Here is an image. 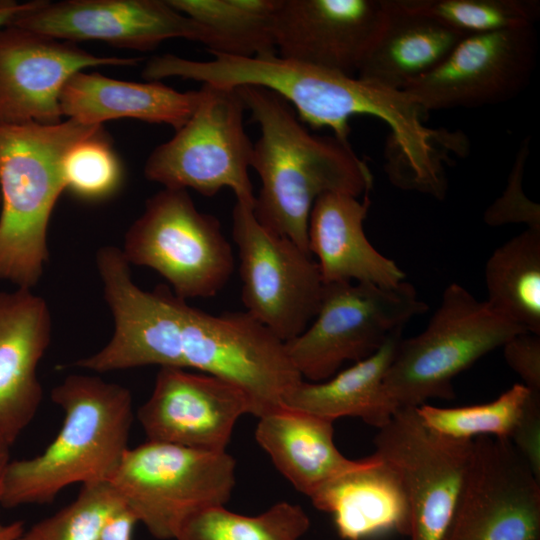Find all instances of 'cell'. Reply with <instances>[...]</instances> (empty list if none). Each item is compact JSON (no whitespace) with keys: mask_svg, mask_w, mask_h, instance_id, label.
Segmentation results:
<instances>
[{"mask_svg":"<svg viewBox=\"0 0 540 540\" xmlns=\"http://www.w3.org/2000/svg\"><path fill=\"white\" fill-rule=\"evenodd\" d=\"M137 522L135 515L125 506L108 519L97 540H133Z\"/></svg>","mask_w":540,"mask_h":540,"instance_id":"obj_36","label":"cell"},{"mask_svg":"<svg viewBox=\"0 0 540 540\" xmlns=\"http://www.w3.org/2000/svg\"><path fill=\"white\" fill-rule=\"evenodd\" d=\"M40 0L24 3L15 0H0V29L9 25L19 15L35 8Z\"/></svg>","mask_w":540,"mask_h":540,"instance_id":"obj_37","label":"cell"},{"mask_svg":"<svg viewBox=\"0 0 540 540\" xmlns=\"http://www.w3.org/2000/svg\"><path fill=\"white\" fill-rule=\"evenodd\" d=\"M371 201L327 193L314 203L308 221V249L317 257L324 284L363 282L396 286L405 273L369 242L364 232Z\"/></svg>","mask_w":540,"mask_h":540,"instance_id":"obj_20","label":"cell"},{"mask_svg":"<svg viewBox=\"0 0 540 540\" xmlns=\"http://www.w3.org/2000/svg\"><path fill=\"white\" fill-rule=\"evenodd\" d=\"M402 339L391 336L371 356L321 382L301 380L284 398L283 406L334 422L358 417L381 428L398 410L384 386L386 373Z\"/></svg>","mask_w":540,"mask_h":540,"instance_id":"obj_25","label":"cell"},{"mask_svg":"<svg viewBox=\"0 0 540 540\" xmlns=\"http://www.w3.org/2000/svg\"><path fill=\"white\" fill-rule=\"evenodd\" d=\"M253 208L236 200L232 211L242 302L245 312L286 342L317 314L324 282L312 255L262 225Z\"/></svg>","mask_w":540,"mask_h":540,"instance_id":"obj_11","label":"cell"},{"mask_svg":"<svg viewBox=\"0 0 540 540\" xmlns=\"http://www.w3.org/2000/svg\"><path fill=\"white\" fill-rule=\"evenodd\" d=\"M487 303L527 332L540 334V229L497 247L485 265Z\"/></svg>","mask_w":540,"mask_h":540,"instance_id":"obj_27","label":"cell"},{"mask_svg":"<svg viewBox=\"0 0 540 540\" xmlns=\"http://www.w3.org/2000/svg\"><path fill=\"white\" fill-rule=\"evenodd\" d=\"M210 83L238 88L257 86L283 98L303 123L329 128L348 141L349 119L372 116L385 122L392 143L403 152L428 139L427 112L403 90L381 87L341 73L270 54L253 58L216 55L207 66Z\"/></svg>","mask_w":540,"mask_h":540,"instance_id":"obj_4","label":"cell"},{"mask_svg":"<svg viewBox=\"0 0 540 540\" xmlns=\"http://www.w3.org/2000/svg\"><path fill=\"white\" fill-rule=\"evenodd\" d=\"M0 203H1V192H0Z\"/></svg>","mask_w":540,"mask_h":540,"instance_id":"obj_40","label":"cell"},{"mask_svg":"<svg viewBox=\"0 0 540 540\" xmlns=\"http://www.w3.org/2000/svg\"><path fill=\"white\" fill-rule=\"evenodd\" d=\"M417 13L427 15L467 36L515 27L534 26L540 17L537 0H401Z\"/></svg>","mask_w":540,"mask_h":540,"instance_id":"obj_30","label":"cell"},{"mask_svg":"<svg viewBox=\"0 0 540 540\" xmlns=\"http://www.w3.org/2000/svg\"><path fill=\"white\" fill-rule=\"evenodd\" d=\"M50 397L64 412L62 426L41 454L10 461L2 507L48 504L72 484L109 481L129 448L134 419L129 389L71 374Z\"/></svg>","mask_w":540,"mask_h":540,"instance_id":"obj_3","label":"cell"},{"mask_svg":"<svg viewBox=\"0 0 540 540\" xmlns=\"http://www.w3.org/2000/svg\"><path fill=\"white\" fill-rule=\"evenodd\" d=\"M62 172L65 190L90 201L110 197L123 180L122 164L103 127L67 151Z\"/></svg>","mask_w":540,"mask_h":540,"instance_id":"obj_32","label":"cell"},{"mask_svg":"<svg viewBox=\"0 0 540 540\" xmlns=\"http://www.w3.org/2000/svg\"><path fill=\"white\" fill-rule=\"evenodd\" d=\"M375 451L401 478L409 540H443L473 452V440L437 434L415 408L399 409L378 429Z\"/></svg>","mask_w":540,"mask_h":540,"instance_id":"obj_12","label":"cell"},{"mask_svg":"<svg viewBox=\"0 0 540 540\" xmlns=\"http://www.w3.org/2000/svg\"><path fill=\"white\" fill-rule=\"evenodd\" d=\"M245 414L252 415L253 407L240 386L202 372L160 367L136 416L147 440L220 452Z\"/></svg>","mask_w":540,"mask_h":540,"instance_id":"obj_16","label":"cell"},{"mask_svg":"<svg viewBox=\"0 0 540 540\" xmlns=\"http://www.w3.org/2000/svg\"><path fill=\"white\" fill-rule=\"evenodd\" d=\"M139 60L93 55L72 42L7 25L0 29V126L59 123L60 94L73 74Z\"/></svg>","mask_w":540,"mask_h":540,"instance_id":"obj_15","label":"cell"},{"mask_svg":"<svg viewBox=\"0 0 540 540\" xmlns=\"http://www.w3.org/2000/svg\"><path fill=\"white\" fill-rule=\"evenodd\" d=\"M196 22L212 55L253 58L277 54L274 38L280 0H167Z\"/></svg>","mask_w":540,"mask_h":540,"instance_id":"obj_26","label":"cell"},{"mask_svg":"<svg viewBox=\"0 0 540 540\" xmlns=\"http://www.w3.org/2000/svg\"><path fill=\"white\" fill-rule=\"evenodd\" d=\"M537 46L534 26L464 36L435 69L403 91L426 112L507 102L529 85Z\"/></svg>","mask_w":540,"mask_h":540,"instance_id":"obj_14","label":"cell"},{"mask_svg":"<svg viewBox=\"0 0 540 540\" xmlns=\"http://www.w3.org/2000/svg\"><path fill=\"white\" fill-rule=\"evenodd\" d=\"M10 447L11 445L0 435V506H1L5 476H6L7 468L11 461Z\"/></svg>","mask_w":540,"mask_h":540,"instance_id":"obj_38","label":"cell"},{"mask_svg":"<svg viewBox=\"0 0 540 540\" xmlns=\"http://www.w3.org/2000/svg\"><path fill=\"white\" fill-rule=\"evenodd\" d=\"M332 515L339 536L364 540L391 531L408 534L409 511L396 470L376 453L336 477L311 498Z\"/></svg>","mask_w":540,"mask_h":540,"instance_id":"obj_21","label":"cell"},{"mask_svg":"<svg viewBox=\"0 0 540 540\" xmlns=\"http://www.w3.org/2000/svg\"><path fill=\"white\" fill-rule=\"evenodd\" d=\"M121 252L129 265L159 273L184 300L215 296L235 267L219 220L199 211L184 189L163 188L149 197Z\"/></svg>","mask_w":540,"mask_h":540,"instance_id":"obj_9","label":"cell"},{"mask_svg":"<svg viewBox=\"0 0 540 540\" xmlns=\"http://www.w3.org/2000/svg\"><path fill=\"white\" fill-rule=\"evenodd\" d=\"M237 89L260 130L251 159L261 183L254 214L310 254L307 231L315 201L327 193L366 195L372 173L348 141L310 132L276 93L257 86Z\"/></svg>","mask_w":540,"mask_h":540,"instance_id":"obj_2","label":"cell"},{"mask_svg":"<svg viewBox=\"0 0 540 540\" xmlns=\"http://www.w3.org/2000/svg\"><path fill=\"white\" fill-rule=\"evenodd\" d=\"M443 540H540V479L509 439H473Z\"/></svg>","mask_w":540,"mask_h":540,"instance_id":"obj_13","label":"cell"},{"mask_svg":"<svg viewBox=\"0 0 540 540\" xmlns=\"http://www.w3.org/2000/svg\"><path fill=\"white\" fill-rule=\"evenodd\" d=\"M9 25L62 41L99 40L141 51L174 38L200 42L202 36L199 25L167 0H40Z\"/></svg>","mask_w":540,"mask_h":540,"instance_id":"obj_17","label":"cell"},{"mask_svg":"<svg viewBox=\"0 0 540 540\" xmlns=\"http://www.w3.org/2000/svg\"><path fill=\"white\" fill-rule=\"evenodd\" d=\"M24 529L23 521H14L8 524L0 522V540H16Z\"/></svg>","mask_w":540,"mask_h":540,"instance_id":"obj_39","label":"cell"},{"mask_svg":"<svg viewBox=\"0 0 540 540\" xmlns=\"http://www.w3.org/2000/svg\"><path fill=\"white\" fill-rule=\"evenodd\" d=\"M201 89L181 92L158 81H122L97 72L79 71L60 94L62 116L87 125L131 118L181 128L194 113Z\"/></svg>","mask_w":540,"mask_h":540,"instance_id":"obj_22","label":"cell"},{"mask_svg":"<svg viewBox=\"0 0 540 540\" xmlns=\"http://www.w3.org/2000/svg\"><path fill=\"white\" fill-rule=\"evenodd\" d=\"M124 507L109 481L85 484L70 504L24 529L16 540H97L108 519Z\"/></svg>","mask_w":540,"mask_h":540,"instance_id":"obj_31","label":"cell"},{"mask_svg":"<svg viewBox=\"0 0 540 540\" xmlns=\"http://www.w3.org/2000/svg\"><path fill=\"white\" fill-rule=\"evenodd\" d=\"M309 527L305 511L289 502H278L255 516L216 506L189 517L174 540H299Z\"/></svg>","mask_w":540,"mask_h":540,"instance_id":"obj_28","label":"cell"},{"mask_svg":"<svg viewBox=\"0 0 540 540\" xmlns=\"http://www.w3.org/2000/svg\"><path fill=\"white\" fill-rule=\"evenodd\" d=\"M383 21L370 44L357 76L394 90L435 69L465 36L401 0H384Z\"/></svg>","mask_w":540,"mask_h":540,"instance_id":"obj_23","label":"cell"},{"mask_svg":"<svg viewBox=\"0 0 540 540\" xmlns=\"http://www.w3.org/2000/svg\"><path fill=\"white\" fill-rule=\"evenodd\" d=\"M532 394L525 385L516 383L489 403L454 408L424 403L415 410L427 428L445 437L473 440L491 436L510 440Z\"/></svg>","mask_w":540,"mask_h":540,"instance_id":"obj_29","label":"cell"},{"mask_svg":"<svg viewBox=\"0 0 540 540\" xmlns=\"http://www.w3.org/2000/svg\"><path fill=\"white\" fill-rule=\"evenodd\" d=\"M189 120L148 156L144 175L164 188L192 189L212 197L229 188L236 200L255 203L249 176L253 143L237 88L202 84Z\"/></svg>","mask_w":540,"mask_h":540,"instance_id":"obj_10","label":"cell"},{"mask_svg":"<svg viewBox=\"0 0 540 540\" xmlns=\"http://www.w3.org/2000/svg\"><path fill=\"white\" fill-rule=\"evenodd\" d=\"M529 140L522 144L511 171L507 187L486 210L484 220L491 226L522 223L530 229H540V207L523 192L524 166L528 157Z\"/></svg>","mask_w":540,"mask_h":540,"instance_id":"obj_33","label":"cell"},{"mask_svg":"<svg viewBox=\"0 0 540 540\" xmlns=\"http://www.w3.org/2000/svg\"><path fill=\"white\" fill-rule=\"evenodd\" d=\"M235 468L226 451L147 440L128 448L109 482L153 537L168 540L195 513L225 506Z\"/></svg>","mask_w":540,"mask_h":540,"instance_id":"obj_7","label":"cell"},{"mask_svg":"<svg viewBox=\"0 0 540 540\" xmlns=\"http://www.w3.org/2000/svg\"><path fill=\"white\" fill-rule=\"evenodd\" d=\"M255 438L277 470L309 498L359 463L336 447L332 421L285 406L259 418Z\"/></svg>","mask_w":540,"mask_h":540,"instance_id":"obj_24","label":"cell"},{"mask_svg":"<svg viewBox=\"0 0 540 540\" xmlns=\"http://www.w3.org/2000/svg\"><path fill=\"white\" fill-rule=\"evenodd\" d=\"M510 441L540 479V394L531 395Z\"/></svg>","mask_w":540,"mask_h":540,"instance_id":"obj_35","label":"cell"},{"mask_svg":"<svg viewBox=\"0 0 540 540\" xmlns=\"http://www.w3.org/2000/svg\"><path fill=\"white\" fill-rule=\"evenodd\" d=\"M506 363L531 392L540 394V334L522 332L503 346Z\"/></svg>","mask_w":540,"mask_h":540,"instance_id":"obj_34","label":"cell"},{"mask_svg":"<svg viewBox=\"0 0 540 540\" xmlns=\"http://www.w3.org/2000/svg\"><path fill=\"white\" fill-rule=\"evenodd\" d=\"M385 14L384 0H280L277 54L357 76Z\"/></svg>","mask_w":540,"mask_h":540,"instance_id":"obj_18","label":"cell"},{"mask_svg":"<svg viewBox=\"0 0 540 540\" xmlns=\"http://www.w3.org/2000/svg\"><path fill=\"white\" fill-rule=\"evenodd\" d=\"M46 301L32 289L0 291V435L12 445L36 416L37 369L51 342Z\"/></svg>","mask_w":540,"mask_h":540,"instance_id":"obj_19","label":"cell"},{"mask_svg":"<svg viewBox=\"0 0 540 540\" xmlns=\"http://www.w3.org/2000/svg\"><path fill=\"white\" fill-rule=\"evenodd\" d=\"M527 332L452 283L426 328L401 339L384 379L397 409L417 408L428 399L455 397L453 379L478 359Z\"/></svg>","mask_w":540,"mask_h":540,"instance_id":"obj_6","label":"cell"},{"mask_svg":"<svg viewBox=\"0 0 540 540\" xmlns=\"http://www.w3.org/2000/svg\"><path fill=\"white\" fill-rule=\"evenodd\" d=\"M427 310L415 287L405 281L389 287L363 282L324 284L317 314L301 334L284 342L285 349L302 379L321 382L345 362L374 354Z\"/></svg>","mask_w":540,"mask_h":540,"instance_id":"obj_8","label":"cell"},{"mask_svg":"<svg viewBox=\"0 0 540 540\" xmlns=\"http://www.w3.org/2000/svg\"><path fill=\"white\" fill-rule=\"evenodd\" d=\"M96 266L114 330L103 348L75 366L97 373L148 365L195 369L244 389L258 418L282 407L302 380L284 342L247 312L213 315L166 285L143 290L112 245L98 249Z\"/></svg>","mask_w":540,"mask_h":540,"instance_id":"obj_1","label":"cell"},{"mask_svg":"<svg viewBox=\"0 0 540 540\" xmlns=\"http://www.w3.org/2000/svg\"><path fill=\"white\" fill-rule=\"evenodd\" d=\"M102 125L73 119L0 126V280L32 289L48 262L47 230L67 151Z\"/></svg>","mask_w":540,"mask_h":540,"instance_id":"obj_5","label":"cell"}]
</instances>
